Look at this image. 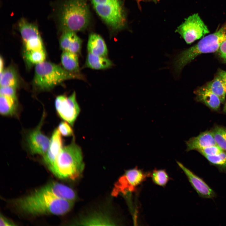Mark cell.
Instances as JSON below:
<instances>
[{"label":"cell","mask_w":226,"mask_h":226,"mask_svg":"<svg viewBox=\"0 0 226 226\" xmlns=\"http://www.w3.org/2000/svg\"><path fill=\"white\" fill-rule=\"evenodd\" d=\"M17 207L25 213L33 215H62L72 208L73 201L57 197L39 189L33 193L14 201Z\"/></svg>","instance_id":"obj_1"},{"label":"cell","mask_w":226,"mask_h":226,"mask_svg":"<svg viewBox=\"0 0 226 226\" xmlns=\"http://www.w3.org/2000/svg\"><path fill=\"white\" fill-rule=\"evenodd\" d=\"M84 167L81 149L73 138L70 144L63 147L49 170L59 178L74 180L80 176Z\"/></svg>","instance_id":"obj_2"},{"label":"cell","mask_w":226,"mask_h":226,"mask_svg":"<svg viewBox=\"0 0 226 226\" xmlns=\"http://www.w3.org/2000/svg\"><path fill=\"white\" fill-rule=\"evenodd\" d=\"M226 40V23L218 30L202 38L196 44L182 51L174 59L173 67L179 73L184 67L200 55L215 52Z\"/></svg>","instance_id":"obj_3"},{"label":"cell","mask_w":226,"mask_h":226,"mask_svg":"<svg viewBox=\"0 0 226 226\" xmlns=\"http://www.w3.org/2000/svg\"><path fill=\"white\" fill-rule=\"evenodd\" d=\"M90 18L87 0H67L61 5L58 13L62 31H83L89 25Z\"/></svg>","instance_id":"obj_4"},{"label":"cell","mask_w":226,"mask_h":226,"mask_svg":"<svg viewBox=\"0 0 226 226\" xmlns=\"http://www.w3.org/2000/svg\"><path fill=\"white\" fill-rule=\"evenodd\" d=\"M71 79L84 80L85 78L80 73L70 72L60 66L44 61L36 65L33 84L37 90L47 91L63 81Z\"/></svg>","instance_id":"obj_5"},{"label":"cell","mask_w":226,"mask_h":226,"mask_svg":"<svg viewBox=\"0 0 226 226\" xmlns=\"http://www.w3.org/2000/svg\"><path fill=\"white\" fill-rule=\"evenodd\" d=\"M96 12L113 30L122 29L126 23L123 6L120 0H91Z\"/></svg>","instance_id":"obj_6"},{"label":"cell","mask_w":226,"mask_h":226,"mask_svg":"<svg viewBox=\"0 0 226 226\" xmlns=\"http://www.w3.org/2000/svg\"><path fill=\"white\" fill-rule=\"evenodd\" d=\"M176 32L186 43L190 44L208 34L209 31L198 14L194 13L186 19Z\"/></svg>","instance_id":"obj_7"},{"label":"cell","mask_w":226,"mask_h":226,"mask_svg":"<svg viewBox=\"0 0 226 226\" xmlns=\"http://www.w3.org/2000/svg\"><path fill=\"white\" fill-rule=\"evenodd\" d=\"M55 106L60 117L73 126L80 111L75 92L68 97L65 95L58 96L55 99Z\"/></svg>","instance_id":"obj_8"},{"label":"cell","mask_w":226,"mask_h":226,"mask_svg":"<svg viewBox=\"0 0 226 226\" xmlns=\"http://www.w3.org/2000/svg\"><path fill=\"white\" fill-rule=\"evenodd\" d=\"M44 115L35 128L28 131L25 136V145L32 154L44 155L49 146L50 139L42 132L41 129Z\"/></svg>","instance_id":"obj_9"},{"label":"cell","mask_w":226,"mask_h":226,"mask_svg":"<svg viewBox=\"0 0 226 226\" xmlns=\"http://www.w3.org/2000/svg\"><path fill=\"white\" fill-rule=\"evenodd\" d=\"M18 26L26 51L44 49L43 41L37 26L22 18L19 22Z\"/></svg>","instance_id":"obj_10"},{"label":"cell","mask_w":226,"mask_h":226,"mask_svg":"<svg viewBox=\"0 0 226 226\" xmlns=\"http://www.w3.org/2000/svg\"><path fill=\"white\" fill-rule=\"evenodd\" d=\"M193 189L200 197L205 199H213L217 196L215 192L203 180L181 163L176 161Z\"/></svg>","instance_id":"obj_11"},{"label":"cell","mask_w":226,"mask_h":226,"mask_svg":"<svg viewBox=\"0 0 226 226\" xmlns=\"http://www.w3.org/2000/svg\"><path fill=\"white\" fill-rule=\"evenodd\" d=\"M63 141L57 129L53 131L46 152L43 156V161L50 169L53 165L58 155L63 148Z\"/></svg>","instance_id":"obj_12"},{"label":"cell","mask_w":226,"mask_h":226,"mask_svg":"<svg viewBox=\"0 0 226 226\" xmlns=\"http://www.w3.org/2000/svg\"><path fill=\"white\" fill-rule=\"evenodd\" d=\"M60 39V46L63 51H68L78 55L80 54L82 48V40L75 32L70 31H62Z\"/></svg>","instance_id":"obj_13"},{"label":"cell","mask_w":226,"mask_h":226,"mask_svg":"<svg viewBox=\"0 0 226 226\" xmlns=\"http://www.w3.org/2000/svg\"><path fill=\"white\" fill-rule=\"evenodd\" d=\"M40 189L62 199L74 202L76 198V194L73 190L57 182H52Z\"/></svg>","instance_id":"obj_14"},{"label":"cell","mask_w":226,"mask_h":226,"mask_svg":"<svg viewBox=\"0 0 226 226\" xmlns=\"http://www.w3.org/2000/svg\"><path fill=\"white\" fill-rule=\"evenodd\" d=\"M186 151L198 150L205 148L217 145L211 131L203 132L196 137H193L186 142Z\"/></svg>","instance_id":"obj_15"},{"label":"cell","mask_w":226,"mask_h":226,"mask_svg":"<svg viewBox=\"0 0 226 226\" xmlns=\"http://www.w3.org/2000/svg\"><path fill=\"white\" fill-rule=\"evenodd\" d=\"M87 49L88 53L99 56L107 57L108 50L103 38L96 33L91 34L89 36Z\"/></svg>","instance_id":"obj_16"},{"label":"cell","mask_w":226,"mask_h":226,"mask_svg":"<svg viewBox=\"0 0 226 226\" xmlns=\"http://www.w3.org/2000/svg\"><path fill=\"white\" fill-rule=\"evenodd\" d=\"M196 93L198 100L207 106L215 110L219 109L221 103L220 99L206 86L199 89Z\"/></svg>","instance_id":"obj_17"},{"label":"cell","mask_w":226,"mask_h":226,"mask_svg":"<svg viewBox=\"0 0 226 226\" xmlns=\"http://www.w3.org/2000/svg\"><path fill=\"white\" fill-rule=\"evenodd\" d=\"M19 110L17 98L4 95H0V113L4 116H16Z\"/></svg>","instance_id":"obj_18"},{"label":"cell","mask_w":226,"mask_h":226,"mask_svg":"<svg viewBox=\"0 0 226 226\" xmlns=\"http://www.w3.org/2000/svg\"><path fill=\"white\" fill-rule=\"evenodd\" d=\"M113 65L112 62L106 57L97 56L88 53L84 66L95 70L108 69Z\"/></svg>","instance_id":"obj_19"},{"label":"cell","mask_w":226,"mask_h":226,"mask_svg":"<svg viewBox=\"0 0 226 226\" xmlns=\"http://www.w3.org/2000/svg\"><path fill=\"white\" fill-rule=\"evenodd\" d=\"M78 225H115V223L109 217L101 213H94L81 219L77 223Z\"/></svg>","instance_id":"obj_20"},{"label":"cell","mask_w":226,"mask_h":226,"mask_svg":"<svg viewBox=\"0 0 226 226\" xmlns=\"http://www.w3.org/2000/svg\"><path fill=\"white\" fill-rule=\"evenodd\" d=\"M78 55L70 52L63 51L61 57L63 67L69 72L80 73Z\"/></svg>","instance_id":"obj_21"},{"label":"cell","mask_w":226,"mask_h":226,"mask_svg":"<svg viewBox=\"0 0 226 226\" xmlns=\"http://www.w3.org/2000/svg\"><path fill=\"white\" fill-rule=\"evenodd\" d=\"M0 87H17L18 83V77L14 68L10 66L0 73Z\"/></svg>","instance_id":"obj_22"},{"label":"cell","mask_w":226,"mask_h":226,"mask_svg":"<svg viewBox=\"0 0 226 226\" xmlns=\"http://www.w3.org/2000/svg\"><path fill=\"white\" fill-rule=\"evenodd\" d=\"M206 87L219 97L221 103H224L226 95V87L218 75L208 83Z\"/></svg>","instance_id":"obj_23"},{"label":"cell","mask_w":226,"mask_h":226,"mask_svg":"<svg viewBox=\"0 0 226 226\" xmlns=\"http://www.w3.org/2000/svg\"><path fill=\"white\" fill-rule=\"evenodd\" d=\"M124 175L130 185L135 188L144 181L147 176L149 175L135 167L126 171Z\"/></svg>","instance_id":"obj_24"},{"label":"cell","mask_w":226,"mask_h":226,"mask_svg":"<svg viewBox=\"0 0 226 226\" xmlns=\"http://www.w3.org/2000/svg\"><path fill=\"white\" fill-rule=\"evenodd\" d=\"M211 164L217 168L221 172L226 173V151L213 156L204 157Z\"/></svg>","instance_id":"obj_25"},{"label":"cell","mask_w":226,"mask_h":226,"mask_svg":"<svg viewBox=\"0 0 226 226\" xmlns=\"http://www.w3.org/2000/svg\"><path fill=\"white\" fill-rule=\"evenodd\" d=\"M216 144L226 151V128L216 126L211 131Z\"/></svg>","instance_id":"obj_26"},{"label":"cell","mask_w":226,"mask_h":226,"mask_svg":"<svg viewBox=\"0 0 226 226\" xmlns=\"http://www.w3.org/2000/svg\"><path fill=\"white\" fill-rule=\"evenodd\" d=\"M149 176L154 184L161 186H165L170 180L168 173L163 169H155L150 173Z\"/></svg>","instance_id":"obj_27"},{"label":"cell","mask_w":226,"mask_h":226,"mask_svg":"<svg viewBox=\"0 0 226 226\" xmlns=\"http://www.w3.org/2000/svg\"><path fill=\"white\" fill-rule=\"evenodd\" d=\"M24 56L25 59L29 62L35 65L45 61L46 58L44 49L38 51H26Z\"/></svg>","instance_id":"obj_28"},{"label":"cell","mask_w":226,"mask_h":226,"mask_svg":"<svg viewBox=\"0 0 226 226\" xmlns=\"http://www.w3.org/2000/svg\"><path fill=\"white\" fill-rule=\"evenodd\" d=\"M204 157L218 154L223 150L217 145L209 146L197 150Z\"/></svg>","instance_id":"obj_29"},{"label":"cell","mask_w":226,"mask_h":226,"mask_svg":"<svg viewBox=\"0 0 226 226\" xmlns=\"http://www.w3.org/2000/svg\"><path fill=\"white\" fill-rule=\"evenodd\" d=\"M67 122V121H66ZM62 121L59 124L57 128L61 135L65 137L73 136V131L67 122Z\"/></svg>","instance_id":"obj_30"},{"label":"cell","mask_w":226,"mask_h":226,"mask_svg":"<svg viewBox=\"0 0 226 226\" xmlns=\"http://www.w3.org/2000/svg\"><path fill=\"white\" fill-rule=\"evenodd\" d=\"M16 89L10 86L0 87V95H7L17 98Z\"/></svg>","instance_id":"obj_31"},{"label":"cell","mask_w":226,"mask_h":226,"mask_svg":"<svg viewBox=\"0 0 226 226\" xmlns=\"http://www.w3.org/2000/svg\"><path fill=\"white\" fill-rule=\"evenodd\" d=\"M15 223L10 219L6 218L1 214L0 217V226H15Z\"/></svg>","instance_id":"obj_32"},{"label":"cell","mask_w":226,"mask_h":226,"mask_svg":"<svg viewBox=\"0 0 226 226\" xmlns=\"http://www.w3.org/2000/svg\"><path fill=\"white\" fill-rule=\"evenodd\" d=\"M218 51L221 57L226 62V40L222 44Z\"/></svg>","instance_id":"obj_33"},{"label":"cell","mask_w":226,"mask_h":226,"mask_svg":"<svg viewBox=\"0 0 226 226\" xmlns=\"http://www.w3.org/2000/svg\"><path fill=\"white\" fill-rule=\"evenodd\" d=\"M218 75L221 78L226 87V71L221 70L218 73Z\"/></svg>","instance_id":"obj_34"},{"label":"cell","mask_w":226,"mask_h":226,"mask_svg":"<svg viewBox=\"0 0 226 226\" xmlns=\"http://www.w3.org/2000/svg\"><path fill=\"white\" fill-rule=\"evenodd\" d=\"M0 72L2 73L3 71L4 62L3 58L1 56L0 58Z\"/></svg>","instance_id":"obj_35"},{"label":"cell","mask_w":226,"mask_h":226,"mask_svg":"<svg viewBox=\"0 0 226 226\" xmlns=\"http://www.w3.org/2000/svg\"><path fill=\"white\" fill-rule=\"evenodd\" d=\"M223 111L224 112L226 113V102L223 107Z\"/></svg>","instance_id":"obj_36"},{"label":"cell","mask_w":226,"mask_h":226,"mask_svg":"<svg viewBox=\"0 0 226 226\" xmlns=\"http://www.w3.org/2000/svg\"></svg>","instance_id":"obj_37"},{"label":"cell","mask_w":226,"mask_h":226,"mask_svg":"<svg viewBox=\"0 0 226 226\" xmlns=\"http://www.w3.org/2000/svg\"></svg>","instance_id":"obj_38"}]
</instances>
